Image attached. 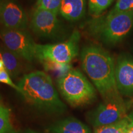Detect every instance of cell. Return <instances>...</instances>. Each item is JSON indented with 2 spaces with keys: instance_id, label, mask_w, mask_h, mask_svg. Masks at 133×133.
<instances>
[{
  "instance_id": "obj_1",
  "label": "cell",
  "mask_w": 133,
  "mask_h": 133,
  "mask_svg": "<svg viewBox=\"0 0 133 133\" xmlns=\"http://www.w3.org/2000/svg\"><path fill=\"white\" fill-rule=\"evenodd\" d=\"M81 66L103 99L118 92L115 78L114 58L97 45L85 46L81 53Z\"/></svg>"
},
{
  "instance_id": "obj_2",
  "label": "cell",
  "mask_w": 133,
  "mask_h": 133,
  "mask_svg": "<svg viewBox=\"0 0 133 133\" xmlns=\"http://www.w3.org/2000/svg\"><path fill=\"white\" fill-rule=\"evenodd\" d=\"M17 86L27 102L38 109L52 113H62L65 110L51 77L44 71L25 75Z\"/></svg>"
},
{
  "instance_id": "obj_3",
  "label": "cell",
  "mask_w": 133,
  "mask_h": 133,
  "mask_svg": "<svg viewBox=\"0 0 133 133\" xmlns=\"http://www.w3.org/2000/svg\"><path fill=\"white\" fill-rule=\"evenodd\" d=\"M93 37L107 45L122 41L133 29V12L112 13L92 20L88 26Z\"/></svg>"
},
{
  "instance_id": "obj_4",
  "label": "cell",
  "mask_w": 133,
  "mask_h": 133,
  "mask_svg": "<svg viewBox=\"0 0 133 133\" xmlns=\"http://www.w3.org/2000/svg\"><path fill=\"white\" fill-rule=\"evenodd\" d=\"M57 85L61 95L74 107L90 104L96 98L95 88L78 70H70L62 75Z\"/></svg>"
},
{
  "instance_id": "obj_5",
  "label": "cell",
  "mask_w": 133,
  "mask_h": 133,
  "mask_svg": "<svg viewBox=\"0 0 133 133\" xmlns=\"http://www.w3.org/2000/svg\"><path fill=\"white\" fill-rule=\"evenodd\" d=\"M80 34L75 30L64 42L52 44H37L36 57L41 62L49 61L61 65H69L78 54Z\"/></svg>"
},
{
  "instance_id": "obj_6",
  "label": "cell",
  "mask_w": 133,
  "mask_h": 133,
  "mask_svg": "<svg viewBox=\"0 0 133 133\" xmlns=\"http://www.w3.org/2000/svg\"><path fill=\"white\" fill-rule=\"evenodd\" d=\"M103 99L88 116L89 121L94 128L116 123L128 116V104L119 92Z\"/></svg>"
},
{
  "instance_id": "obj_7",
  "label": "cell",
  "mask_w": 133,
  "mask_h": 133,
  "mask_svg": "<svg viewBox=\"0 0 133 133\" xmlns=\"http://www.w3.org/2000/svg\"><path fill=\"white\" fill-rule=\"evenodd\" d=\"M0 38L10 51L27 61L36 57V44L25 30L4 28L0 30Z\"/></svg>"
},
{
  "instance_id": "obj_8",
  "label": "cell",
  "mask_w": 133,
  "mask_h": 133,
  "mask_svg": "<svg viewBox=\"0 0 133 133\" xmlns=\"http://www.w3.org/2000/svg\"><path fill=\"white\" fill-rule=\"evenodd\" d=\"M57 16L56 12L35 8L31 16V30L42 38H57L62 32V26Z\"/></svg>"
},
{
  "instance_id": "obj_9",
  "label": "cell",
  "mask_w": 133,
  "mask_h": 133,
  "mask_svg": "<svg viewBox=\"0 0 133 133\" xmlns=\"http://www.w3.org/2000/svg\"><path fill=\"white\" fill-rule=\"evenodd\" d=\"M115 78L121 95L133 97V58L123 54L118 58L115 69Z\"/></svg>"
},
{
  "instance_id": "obj_10",
  "label": "cell",
  "mask_w": 133,
  "mask_h": 133,
  "mask_svg": "<svg viewBox=\"0 0 133 133\" xmlns=\"http://www.w3.org/2000/svg\"><path fill=\"white\" fill-rule=\"evenodd\" d=\"M0 22L4 28L25 30L28 19L23 8L15 0H3Z\"/></svg>"
},
{
  "instance_id": "obj_11",
  "label": "cell",
  "mask_w": 133,
  "mask_h": 133,
  "mask_svg": "<svg viewBox=\"0 0 133 133\" xmlns=\"http://www.w3.org/2000/svg\"><path fill=\"white\" fill-rule=\"evenodd\" d=\"M86 12V0H62L59 13L69 21L82 19Z\"/></svg>"
},
{
  "instance_id": "obj_12",
  "label": "cell",
  "mask_w": 133,
  "mask_h": 133,
  "mask_svg": "<svg viewBox=\"0 0 133 133\" xmlns=\"http://www.w3.org/2000/svg\"><path fill=\"white\" fill-rule=\"evenodd\" d=\"M48 131L50 133H91L85 124L72 117L57 121L50 126Z\"/></svg>"
},
{
  "instance_id": "obj_13",
  "label": "cell",
  "mask_w": 133,
  "mask_h": 133,
  "mask_svg": "<svg viewBox=\"0 0 133 133\" xmlns=\"http://www.w3.org/2000/svg\"><path fill=\"white\" fill-rule=\"evenodd\" d=\"M5 69L12 78L16 77L19 74L21 70V63L20 57L8 50L7 48L0 49Z\"/></svg>"
},
{
  "instance_id": "obj_14",
  "label": "cell",
  "mask_w": 133,
  "mask_h": 133,
  "mask_svg": "<svg viewBox=\"0 0 133 133\" xmlns=\"http://www.w3.org/2000/svg\"><path fill=\"white\" fill-rule=\"evenodd\" d=\"M114 0H88L89 12L94 17H98L112 4Z\"/></svg>"
},
{
  "instance_id": "obj_15",
  "label": "cell",
  "mask_w": 133,
  "mask_h": 133,
  "mask_svg": "<svg viewBox=\"0 0 133 133\" xmlns=\"http://www.w3.org/2000/svg\"><path fill=\"white\" fill-rule=\"evenodd\" d=\"M10 110L0 104V133H16L10 118Z\"/></svg>"
},
{
  "instance_id": "obj_16",
  "label": "cell",
  "mask_w": 133,
  "mask_h": 133,
  "mask_svg": "<svg viewBox=\"0 0 133 133\" xmlns=\"http://www.w3.org/2000/svg\"><path fill=\"white\" fill-rule=\"evenodd\" d=\"M127 121L128 116L116 123L95 128L94 133H119L121 129L124 127Z\"/></svg>"
},
{
  "instance_id": "obj_17",
  "label": "cell",
  "mask_w": 133,
  "mask_h": 133,
  "mask_svg": "<svg viewBox=\"0 0 133 133\" xmlns=\"http://www.w3.org/2000/svg\"><path fill=\"white\" fill-rule=\"evenodd\" d=\"M62 0H38L36 8L52 11L58 14Z\"/></svg>"
},
{
  "instance_id": "obj_18",
  "label": "cell",
  "mask_w": 133,
  "mask_h": 133,
  "mask_svg": "<svg viewBox=\"0 0 133 133\" xmlns=\"http://www.w3.org/2000/svg\"><path fill=\"white\" fill-rule=\"evenodd\" d=\"M110 12L112 13L133 12V0H117L114 9Z\"/></svg>"
},
{
  "instance_id": "obj_19",
  "label": "cell",
  "mask_w": 133,
  "mask_h": 133,
  "mask_svg": "<svg viewBox=\"0 0 133 133\" xmlns=\"http://www.w3.org/2000/svg\"><path fill=\"white\" fill-rule=\"evenodd\" d=\"M0 83H4L7 85L11 86V88H14L18 92H19V88L17 85L14 84L12 79H11V76L9 73L6 71V69L0 71Z\"/></svg>"
},
{
  "instance_id": "obj_20",
  "label": "cell",
  "mask_w": 133,
  "mask_h": 133,
  "mask_svg": "<svg viewBox=\"0 0 133 133\" xmlns=\"http://www.w3.org/2000/svg\"><path fill=\"white\" fill-rule=\"evenodd\" d=\"M125 128L127 133H133V111L128 115V122Z\"/></svg>"
},
{
  "instance_id": "obj_21",
  "label": "cell",
  "mask_w": 133,
  "mask_h": 133,
  "mask_svg": "<svg viewBox=\"0 0 133 133\" xmlns=\"http://www.w3.org/2000/svg\"><path fill=\"white\" fill-rule=\"evenodd\" d=\"M4 69H5L4 63H3L2 59H0V71L3 70H4Z\"/></svg>"
},
{
  "instance_id": "obj_22",
  "label": "cell",
  "mask_w": 133,
  "mask_h": 133,
  "mask_svg": "<svg viewBox=\"0 0 133 133\" xmlns=\"http://www.w3.org/2000/svg\"><path fill=\"white\" fill-rule=\"evenodd\" d=\"M127 122H128V121H127ZM126 124H127V123H126ZM126 124H125V125H124V127L121 129V131H120V132H119V133H127V131H126V128H125Z\"/></svg>"
},
{
  "instance_id": "obj_23",
  "label": "cell",
  "mask_w": 133,
  "mask_h": 133,
  "mask_svg": "<svg viewBox=\"0 0 133 133\" xmlns=\"http://www.w3.org/2000/svg\"><path fill=\"white\" fill-rule=\"evenodd\" d=\"M24 133H38L35 132V131H31V130H28L26 131V132H25Z\"/></svg>"
},
{
  "instance_id": "obj_24",
  "label": "cell",
  "mask_w": 133,
  "mask_h": 133,
  "mask_svg": "<svg viewBox=\"0 0 133 133\" xmlns=\"http://www.w3.org/2000/svg\"><path fill=\"white\" fill-rule=\"evenodd\" d=\"M2 4H3V0H0V13H1V7H2Z\"/></svg>"
},
{
  "instance_id": "obj_25",
  "label": "cell",
  "mask_w": 133,
  "mask_h": 133,
  "mask_svg": "<svg viewBox=\"0 0 133 133\" xmlns=\"http://www.w3.org/2000/svg\"><path fill=\"white\" fill-rule=\"evenodd\" d=\"M0 59H1V52H0Z\"/></svg>"
},
{
  "instance_id": "obj_26",
  "label": "cell",
  "mask_w": 133,
  "mask_h": 133,
  "mask_svg": "<svg viewBox=\"0 0 133 133\" xmlns=\"http://www.w3.org/2000/svg\"><path fill=\"white\" fill-rule=\"evenodd\" d=\"M132 104H133V102H132Z\"/></svg>"
}]
</instances>
